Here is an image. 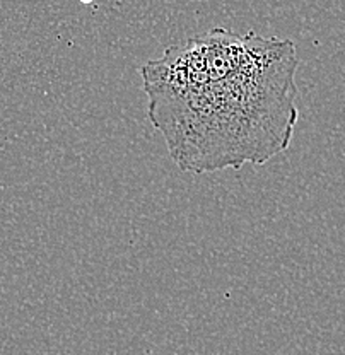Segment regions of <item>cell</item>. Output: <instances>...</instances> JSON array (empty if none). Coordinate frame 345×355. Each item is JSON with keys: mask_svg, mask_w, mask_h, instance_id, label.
I'll return each mask as SVG.
<instances>
[{"mask_svg": "<svg viewBox=\"0 0 345 355\" xmlns=\"http://www.w3.org/2000/svg\"><path fill=\"white\" fill-rule=\"evenodd\" d=\"M298 64L291 40L214 28L140 69L147 118L183 173L262 166L294 139Z\"/></svg>", "mask_w": 345, "mask_h": 355, "instance_id": "cell-1", "label": "cell"}, {"mask_svg": "<svg viewBox=\"0 0 345 355\" xmlns=\"http://www.w3.org/2000/svg\"><path fill=\"white\" fill-rule=\"evenodd\" d=\"M84 2H91V0H84Z\"/></svg>", "mask_w": 345, "mask_h": 355, "instance_id": "cell-2", "label": "cell"}]
</instances>
